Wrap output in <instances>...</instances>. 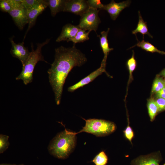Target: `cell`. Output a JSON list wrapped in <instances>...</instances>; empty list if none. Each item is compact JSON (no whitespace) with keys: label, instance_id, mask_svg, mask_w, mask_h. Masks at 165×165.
Returning <instances> with one entry per match:
<instances>
[{"label":"cell","instance_id":"cell-1","mask_svg":"<svg viewBox=\"0 0 165 165\" xmlns=\"http://www.w3.org/2000/svg\"><path fill=\"white\" fill-rule=\"evenodd\" d=\"M87 61L85 55L76 48L75 44L71 47L61 46L55 49L54 60L47 72L57 105L60 103L63 86L69 72L73 67L80 66Z\"/></svg>","mask_w":165,"mask_h":165},{"label":"cell","instance_id":"cell-2","mask_svg":"<svg viewBox=\"0 0 165 165\" xmlns=\"http://www.w3.org/2000/svg\"><path fill=\"white\" fill-rule=\"evenodd\" d=\"M76 139V135L73 132L65 129L53 139L49 146V151L57 158L66 159L74 150Z\"/></svg>","mask_w":165,"mask_h":165},{"label":"cell","instance_id":"cell-3","mask_svg":"<svg viewBox=\"0 0 165 165\" xmlns=\"http://www.w3.org/2000/svg\"><path fill=\"white\" fill-rule=\"evenodd\" d=\"M48 39L42 43L37 44V48L35 50L32 45V50L24 66L22 67V70L20 74L16 78V80H21L26 85L32 82L33 79V72L37 63L40 61L46 62L44 59L41 53L42 48L50 41Z\"/></svg>","mask_w":165,"mask_h":165},{"label":"cell","instance_id":"cell-4","mask_svg":"<svg viewBox=\"0 0 165 165\" xmlns=\"http://www.w3.org/2000/svg\"><path fill=\"white\" fill-rule=\"evenodd\" d=\"M82 119L85 121V125L79 132H74L75 135L85 132L97 137H103L113 132L116 128L115 124L112 122L102 119Z\"/></svg>","mask_w":165,"mask_h":165},{"label":"cell","instance_id":"cell-5","mask_svg":"<svg viewBox=\"0 0 165 165\" xmlns=\"http://www.w3.org/2000/svg\"><path fill=\"white\" fill-rule=\"evenodd\" d=\"M99 10L89 7L81 16L78 26L80 28L86 30L96 31L101 22L98 15Z\"/></svg>","mask_w":165,"mask_h":165},{"label":"cell","instance_id":"cell-6","mask_svg":"<svg viewBox=\"0 0 165 165\" xmlns=\"http://www.w3.org/2000/svg\"><path fill=\"white\" fill-rule=\"evenodd\" d=\"M12 8L9 13L20 30L28 23L27 11L20 0H10Z\"/></svg>","mask_w":165,"mask_h":165},{"label":"cell","instance_id":"cell-7","mask_svg":"<svg viewBox=\"0 0 165 165\" xmlns=\"http://www.w3.org/2000/svg\"><path fill=\"white\" fill-rule=\"evenodd\" d=\"M85 0H65L63 12H68L80 16L89 8Z\"/></svg>","mask_w":165,"mask_h":165},{"label":"cell","instance_id":"cell-8","mask_svg":"<svg viewBox=\"0 0 165 165\" xmlns=\"http://www.w3.org/2000/svg\"><path fill=\"white\" fill-rule=\"evenodd\" d=\"M10 41L12 45L10 53L14 57L17 58L24 66L30 54L28 49L24 45V43H15L12 38H10Z\"/></svg>","mask_w":165,"mask_h":165},{"label":"cell","instance_id":"cell-9","mask_svg":"<svg viewBox=\"0 0 165 165\" xmlns=\"http://www.w3.org/2000/svg\"><path fill=\"white\" fill-rule=\"evenodd\" d=\"M131 2L130 0H127L116 3L114 0H112L110 3L104 5L103 9L108 13L112 20H115L122 10L129 6Z\"/></svg>","mask_w":165,"mask_h":165},{"label":"cell","instance_id":"cell-10","mask_svg":"<svg viewBox=\"0 0 165 165\" xmlns=\"http://www.w3.org/2000/svg\"><path fill=\"white\" fill-rule=\"evenodd\" d=\"M105 68V67L101 64L100 67L98 68L91 72L76 83L68 87V91L71 92H73L79 88L88 84L103 73L106 72Z\"/></svg>","mask_w":165,"mask_h":165},{"label":"cell","instance_id":"cell-11","mask_svg":"<svg viewBox=\"0 0 165 165\" xmlns=\"http://www.w3.org/2000/svg\"><path fill=\"white\" fill-rule=\"evenodd\" d=\"M79 29L78 25H74L70 24H66L63 27L61 33L56 41L58 42L63 41L69 42L70 40L75 37Z\"/></svg>","mask_w":165,"mask_h":165},{"label":"cell","instance_id":"cell-12","mask_svg":"<svg viewBox=\"0 0 165 165\" xmlns=\"http://www.w3.org/2000/svg\"><path fill=\"white\" fill-rule=\"evenodd\" d=\"M47 6H48V1L46 3L42 4L37 7L27 11L28 27L25 33L24 39L29 31L35 24L37 17L43 12Z\"/></svg>","mask_w":165,"mask_h":165},{"label":"cell","instance_id":"cell-13","mask_svg":"<svg viewBox=\"0 0 165 165\" xmlns=\"http://www.w3.org/2000/svg\"><path fill=\"white\" fill-rule=\"evenodd\" d=\"M160 161L159 153H153L139 156L132 161V165H159Z\"/></svg>","mask_w":165,"mask_h":165},{"label":"cell","instance_id":"cell-14","mask_svg":"<svg viewBox=\"0 0 165 165\" xmlns=\"http://www.w3.org/2000/svg\"><path fill=\"white\" fill-rule=\"evenodd\" d=\"M110 28H108L106 31H103L101 32V36H97L99 38L101 47L104 54V58L101 62V64L105 67L108 55L109 52L113 50V48H110L107 39L108 33Z\"/></svg>","mask_w":165,"mask_h":165},{"label":"cell","instance_id":"cell-15","mask_svg":"<svg viewBox=\"0 0 165 165\" xmlns=\"http://www.w3.org/2000/svg\"><path fill=\"white\" fill-rule=\"evenodd\" d=\"M139 20L136 28L132 31L133 34H134L136 36V34L138 33L142 34L144 38L145 35H148L149 37L152 38V36L148 31V28L146 22L144 20L139 11L138 12Z\"/></svg>","mask_w":165,"mask_h":165},{"label":"cell","instance_id":"cell-16","mask_svg":"<svg viewBox=\"0 0 165 165\" xmlns=\"http://www.w3.org/2000/svg\"><path fill=\"white\" fill-rule=\"evenodd\" d=\"M65 0H48L51 15L54 16L58 12L63 11Z\"/></svg>","mask_w":165,"mask_h":165},{"label":"cell","instance_id":"cell-17","mask_svg":"<svg viewBox=\"0 0 165 165\" xmlns=\"http://www.w3.org/2000/svg\"><path fill=\"white\" fill-rule=\"evenodd\" d=\"M135 46L140 47L147 52L152 53L157 52L162 54L165 55V52L159 50L154 45L148 42L145 41L144 40L141 41H138L136 45L132 46L130 48Z\"/></svg>","mask_w":165,"mask_h":165},{"label":"cell","instance_id":"cell-18","mask_svg":"<svg viewBox=\"0 0 165 165\" xmlns=\"http://www.w3.org/2000/svg\"><path fill=\"white\" fill-rule=\"evenodd\" d=\"M90 31H86L80 28L75 37L69 40L74 44L83 42L89 39V35Z\"/></svg>","mask_w":165,"mask_h":165},{"label":"cell","instance_id":"cell-19","mask_svg":"<svg viewBox=\"0 0 165 165\" xmlns=\"http://www.w3.org/2000/svg\"><path fill=\"white\" fill-rule=\"evenodd\" d=\"M48 0H20L22 5L28 11L33 9L40 5L46 3Z\"/></svg>","mask_w":165,"mask_h":165},{"label":"cell","instance_id":"cell-20","mask_svg":"<svg viewBox=\"0 0 165 165\" xmlns=\"http://www.w3.org/2000/svg\"><path fill=\"white\" fill-rule=\"evenodd\" d=\"M147 106L150 120L152 121L154 119L157 113L159 112L158 108L155 100L153 99L148 100Z\"/></svg>","mask_w":165,"mask_h":165},{"label":"cell","instance_id":"cell-21","mask_svg":"<svg viewBox=\"0 0 165 165\" xmlns=\"http://www.w3.org/2000/svg\"><path fill=\"white\" fill-rule=\"evenodd\" d=\"M108 160L107 156L104 151H102L94 157L91 162L95 165H106Z\"/></svg>","mask_w":165,"mask_h":165},{"label":"cell","instance_id":"cell-22","mask_svg":"<svg viewBox=\"0 0 165 165\" xmlns=\"http://www.w3.org/2000/svg\"><path fill=\"white\" fill-rule=\"evenodd\" d=\"M164 87L165 80L161 77H157L153 82L152 89V93H158Z\"/></svg>","mask_w":165,"mask_h":165},{"label":"cell","instance_id":"cell-23","mask_svg":"<svg viewBox=\"0 0 165 165\" xmlns=\"http://www.w3.org/2000/svg\"><path fill=\"white\" fill-rule=\"evenodd\" d=\"M132 57L128 60L127 62V65L129 71L130 78L137 66V62L134 58V50L132 51Z\"/></svg>","mask_w":165,"mask_h":165},{"label":"cell","instance_id":"cell-24","mask_svg":"<svg viewBox=\"0 0 165 165\" xmlns=\"http://www.w3.org/2000/svg\"><path fill=\"white\" fill-rule=\"evenodd\" d=\"M9 136L1 134L0 135V153H2L8 148L9 143Z\"/></svg>","mask_w":165,"mask_h":165},{"label":"cell","instance_id":"cell-25","mask_svg":"<svg viewBox=\"0 0 165 165\" xmlns=\"http://www.w3.org/2000/svg\"><path fill=\"white\" fill-rule=\"evenodd\" d=\"M0 8L2 11L9 13L12 8L10 0H1Z\"/></svg>","mask_w":165,"mask_h":165},{"label":"cell","instance_id":"cell-26","mask_svg":"<svg viewBox=\"0 0 165 165\" xmlns=\"http://www.w3.org/2000/svg\"><path fill=\"white\" fill-rule=\"evenodd\" d=\"M87 1L89 7L99 10L103 9L104 5L101 2L100 0H88Z\"/></svg>","mask_w":165,"mask_h":165},{"label":"cell","instance_id":"cell-27","mask_svg":"<svg viewBox=\"0 0 165 165\" xmlns=\"http://www.w3.org/2000/svg\"><path fill=\"white\" fill-rule=\"evenodd\" d=\"M125 137L130 142L134 136V133L132 128L128 125L125 129L123 131Z\"/></svg>","mask_w":165,"mask_h":165},{"label":"cell","instance_id":"cell-28","mask_svg":"<svg viewBox=\"0 0 165 165\" xmlns=\"http://www.w3.org/2000/svg\"><path fill=\"white\" fill-rule=\"evenodd\" d=\"M155 100L158 108L159 112L165 110V99L157 98Z\"/></svg>","mask_w":165,"mask_h":165},{"label":"cell","instance_id":"cell-29","mask_svg":"<svg viewBox=\"0 0 165 165\" xmlns=\"http://www.w3.org/2000/svg\"><path fill=\"white\" fill-rule=\"evenodd\" d=\"M156 94L157 98H162L165 99V87Z\"/></svg>","mask_w":165,"mask_h":165},{"label":"cell","instance_id":"cell-30","mask_svg":"<svg viewBox=\"0 0 165 165\" xmlns=\"http://www.w3.org/2000/svg\"><path fill=\"white\" fill-rule=\"evenodd\" d=\"M160 75L165 78V68L161 71Z\"/></svg>","mask_w":165,"mask_h":165},{"label":"cell","instance_id":"cell-31","mask_svg":"<svg viewBox=\"0 0 165 165\" xmlns=\"http://www.w3.org/2000/svg\"><path fill=\"white\" fill-rule=\"evenodd\" d=\"M0 165H15V164L8 163H2L0 164Z\"/></svg>","mask_w":165,"mask_h":165},{"label":"cell","instance_id":"cell-32","mask_svg":"<svg viewBox=\"0 0 165 165\" xmlns=\"http://www.w3.org/2000/svg\"><path fill=\"white\" fill-rule=\"evenodd\" d=\"M15 165H24L23 164H20V165H16V164H15Z\"/></svg>","mask_w":165,"mask_h":165},{"label":"cell","instance_id":"cell-33","mask_svg":"<svg viewBox=\"0 0 165 165\" xmlns=\"http://www.w3.org/2000/svg\"><path fill=\"white\" fill-rule=\"evenodd\" d=\"M163 165H165V163Z\"/></svg>","mask_w":165,"mask_h":165}]
</instances>
